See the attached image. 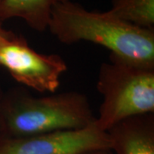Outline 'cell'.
I'll return each mask as SVG.
<instances>
[{
	"label": "cell",
	"mask_w": 154,
	"mask_h": 154,
	"mask_svg": "<svg viewBox=\"0 0 154 154\" xmlns=\"http://www.w3.org/2000/svg\"><path fill=\"white\" fill-rule=\"evenodd\" d=\"M72 0H3L0 4L2 22L20 18L33 30L43 32L48 28L53 7Z\"/></svg>",
	"instance_id": "obj_7"
},
{
	"label": "cell",
	"mask_w": 154,
	"mask_h": 154,
	"mask_svg": "<svg viewBox=\"0 0 154 154\" xmlns=\"http://www.w3.org/2000/svg\"><path fill=\"white\" fill-rule=\"evenodd\" d=\"M114 154H154V115L136 116L107 131Z\"/></svg>",
	"instance_id": "obj_6"
},
{
	"label": "cell",
	"mask_w": 154,
	"mask_h": 154,
	"mask_svg": "<svg viewBox=\"0 0 154 154\" xmlns=\"http://www.w3.org/2000/svg\"><path fill=\"white\" fill-rule=\"evenodd\" d=\"M82 154H114L111 150H94Z\"/></svg>",
	"instance_id": "obj_10"
},
{
	"label": "cell",
	"mask_w": 154,
	"mask_h": 154,
	"mask_svg": "<svg viewBox=\"0 0 154 154\" xmlns=\"http://www.w3.org/2000/svg\"><path fill=\"white\" fill-rule=\"evenodd\" d=\"M0 66L5 68L17 82L39 93H55L65 61L57 54H42L29 46L22 35L10 31L0 43Z\"/></svg>",
	"instance_id": "obj_4"
},
{
	"label": "cell",
	"mask_w": 154,
	"mask_h": 154,
	"mask_svg": "<svg viewBox=\"0 0 154 154\" xmlns=\"http://www.w3.org/2000/svg\"><path fill=\"white\" fill-rule=\"evenodd\" d=\"M1 109L7 137L80 129L96 121L87 96L78 92L36 97L13 88L3 95Z\"/></svg>",
	"instance_id": "obj_2"
},
{
	"label": "cell",
	"mask_w": 154,
	"mask_h": 154,
	"mask_svg": "<svg viewBox=\"0 0 154 154\" xmlns=\"http://www.w3.org/2000/svg\"><path fill=\"white\" fill-rule=\"evenodd\" d=\"M3 95H4V93L2 92V90H1V88H0V140H2L3 139H5V138L7 137V136H6L5 125H4V122H3V117H2V109H1Z\"/></svg>",
	"instance_id": "obj_9"
},
{
	"label": "cell",
	"mask_w": 154,
	"mask_h": 154,
	"mask_svg": "<svg viewBox=\"0 0 154 154\" xmlns=\"http://www.w3.org/2000/svg\"><path fill=\"white\" fill-rule=\"evenodd\" d=\"M108 11L122 22L154 30V0H112Z\"/></svg>",
	"instance_id": "obj_8"
},
{
	"label": "cell",
	"mask_w": 154,
	"mask_h": 154,
	"mask_svg": "<svg viewBox=\"0 0 154 154\" xmlns=\"http://www.w3.org/2000/svg\"><path fill=\"white\" fill-rule=\"evenodd\" d=\"M97 89L103 101L96 123L105 132L129 117L154 113V68L110 54L100 66Z\"/></svg>",
	"instance_id": "obj_3"
},
{
	"label": "cell",
	"mask_w": 154,
	"mask_h": 154,
	"mask_svg": "<svg viewBox=\"0 0 154 154\" xmlns=\"http://www.w3.org/2000/svg\"><path fill=\"white\" fill-rule=\"evenodd\" d=\"M2 1H3V0H0V4H1V2H2Z\"/></svg>",
	"instance_id": "obj_12"
},
{
	"label": "cell",
	"mask_w": 154,
	"mask_h": 154,
	"mask_svg": "<svg viewBox=\"0 0 154 154\" xmlns=\"http://www.w3.org/2000/svg\"><path fill=\"white\" fill-rule=\"evenodd\" d=\"M47 29L63 44L88 41L127 62L154 68V30L122 22L109 11H88L73 1L60 3L51 11Z\"/></svg>",
	"instance_id": "obj_1"
},
{
	"label": "cell",
	"mask_w": 154,
	"mask_h": 154,
	"mask_svg": "<svg viewBox=\"0 0 154 154\" xmlns=\"http://www.w3.org/2000/svg\"><path fill=\"white\" fill-rule=\"evenodd\" d=\"M94 150H111L108 133L102 130L96 121L80 129L6 137L0 140V154H82Z\"/></svg>",
	"instance_id": "obj_5"
},
{
	"label": "cell",
	"mask_w": 154,
	"mask_h": 154,
	"mask_svg": "<svg viewBox=\"0 0 154 154\" xmlns=\"http://www.w3.org/2000/svg\"><path fill=\"white\" fill-rule=\"evenodd\" d=\"M9 33H10V31H8V30H6L3 28V22L0 20V43L9 34Z\"/></svg>",
	"instance_id": "obj_11"
}]
</instances>
